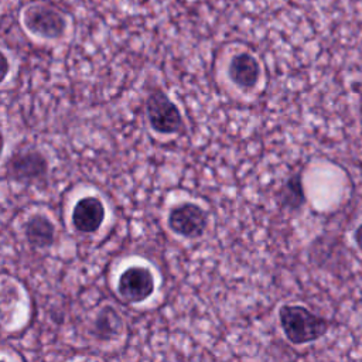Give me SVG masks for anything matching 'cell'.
Returning <instances> with one entry per match:
<instances>
[{"label":"cell","instance_id":"3957f363","mask_svg":"<svg viewBox=\"0 0 362 362\" xmlns=\"http://www.w3.org/2000/svg\"><path fill=\"white\" fill-rule=\"evenodd\" d=\"M147 117L151 127L161 134L177 133L182 127V117L175 103L161 90H154L146 102Z\"/></svg>","mask_w":362,"mask_h":362},{"label":"cell","instance_id":"52a82bcc","mask_svg":"<svg viewBox=\"0 0 362 362\" xmlns=\"http://www.w3.org/2000/svg\"><path fill=\"white\" fill-rule=\"evenodd\" d=\"M105 219V206L96 197L81 198L72 209V223L83 233L96 232Z\"/></svg>","mask_w":362,"mask_h":362},{"label":"cell","instance_id":"30bf717a","mask_svg":"<svg viewBox=\"0 0 362 362\" xmlns=\"http://www.w3.org/2000/svg\"><path fill=\"white\" fill-rule=\"evenodd\" d=\"M280 201L283 206H287L288 209H298L304 201V191L301 184L300 175H293L287 180V182L280 189Z\"/></svg>","mask_w":362,"mask_h":362},{"label":"cell","instance_id":"8992f818","mask_svg":"<svg viewBox=\"0 0 362 362\" xmlns=\"http://www.w3.org/2000/svg\"><path fill=\"white\" fill-rule=\"evenodd\" d=\"M117 288L130 303H140L154 291L153 273L144 266H130L120 274Z\"/></svg>","mask_w":362,"mask_h":362},{"label":"cell","instance_id":"7c38bea8","mask_svg":"<svg viewBox=\"0 0 362 362\" xmlns=\"http://www.w3.org/2000/svg\"><path fill=\"white\" fill-rule=\"evenodd\" d=\"M355 242H356L359 250L362 252V223L355 230Z\"/></svg>","mask_w":362,"mask_h":362},{"label":"cell","instance_id":"5b68a950","mask_svg":"<svg viewBox=\"0 0 362 362\" xmlns=\"http://www.w3.org/2000/svg\"><path fill=\"white\" fill-rule=\"evenodd\" d=\"M208 223L206 212L197 204L185 202L171 209L168 226L173 232L185 238H198L204 233Z\"/></svg>","mask_w":362,"mask_h":362},{"label":"cell","instance_id":"6da1fadb","mask_svg":"<svg viewBox=\"0 0 362 362\" xmlns=\"http://www.w3.org/2000/svg\"><path fill=\"white\" fill-rule=\"evenodd\" d=\"M279 318L284 335L296 345L320 339L328 331V322L303 305H283Z\"/></svg>","mask_w":362,"mask_h":362},{"label":"cell","instance_id":"4fadbf2b","mask_svg":"<svg viewBox=\"0 0 362 362\" xmlns=\"http://www.w3.org/2000/svg\"><path fill=\"white\" fill-rule=\"evenodd\" d=\"M1 59H3V78H6V75H7V71H8V64H7V57L3 54V57H1Z\"/></svg>","mask_w":362,"mask_h":362},{"label":"cell","instance_id":"9c48e42d","mask_svg":"<svg viewBox=\"0 0 362 362\" xmlns=\"http://www.w3.org/2000/svg\"><path fill=\"white\" fill-rule=\"evenodd\" d=\"M25 239L31 247L45 249L55 240L54 223L44 215H33L24 226Z\"/></svg>","mask_w":362,"mask_h":362},{"label":"cell","instance_id":"8fae6325","mask_svg":"<svg viewBox=\"0 0 362 362\" xmlns=\"http://www.w3.org/2000/svg\"><path fill=\"white\" fill-rule=\"evenodd\" d=\"M120 328H122V321L119 314L110 307H105L98 315L95 322V334L98 335V338L109 339L115 334H117Z\"/></svg>","mask_w":362,"mask_h":362},{"label":"cell","instance_id":"277c9868","mask_svg":"<svg viewBox=\"0 0 362 362\" xmlns=\"http://www.w3.org/2000/svg\"><path fill=\"white\" fill-rule=\"evenodd\" d=\"M47 158L37 150L17 151L6 163L7 177L16 182H35L47 177Z\"/></svg>","mask_w":362,"mask_h":362},{"label":"cell","instance_id":"7a4b0ae2","mask_svg":"<svg viewBox=\"0 0 362 362\" xmlns=\"http://www.w3.org/2000/svg\"><path fill=\"white\" fill-rule=\"evenodd\" d=\"M24 27L34 35L57 40L61 38L66 31L65 16L54 6L44 3H34L23 11Z\"/></svg>","mask_w":362,"mask_h":362},{"label":"cell","instance_id":"ba28073f","mask_svg":"<svg viewBox=\"0 0 362 362\" xmlns=\"http://www.w3.org/2000/svg\"><path fill=\"white\" fill-rule=\"evenodd\" d=\"M228 75L239 88L252 89L259 82L260 65L252 54L240 52L232 57L228 66Z\"/></svg>","mask_w":362,"mask_h":362}]
</instances>
